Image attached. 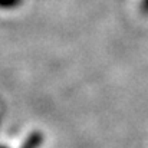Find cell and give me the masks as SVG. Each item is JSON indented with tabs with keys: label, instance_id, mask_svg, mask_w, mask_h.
Masks as SVG:
<instances>
[{
	"label": "cell",
	"instance_id": "cell-1",
	"mask_svg": "<svg viewBox=\"0 0 148 148\" xmlns=\"http://www.w3.org/2000/svg\"><path fill=\"white\" fill-rule=\"evenodd\" d=\"M20 3L22 0H0V9H14Z\"/></svg>",
	"mask_w": 148,
	"mask_h": 148
},
{
	"label": "cell",
	"instance_id": "cell-2",
	"mask_svg": "<svg viewBox=\"0 0 148 148\" xmlns=\"http://www.w3.org/2000/svg\"><path fill=\"white\" fill-rule=\"evenodd\" d=\"M141 10H143V13L148 14V0H143V3H141Z\"/></svg>",
	"mask_w": 148,
	"mask_h": 148
}]
</instances>
